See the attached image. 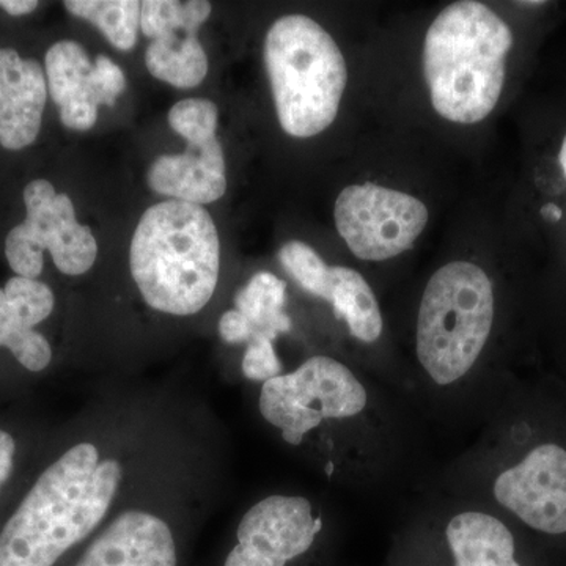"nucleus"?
<instances>
[{
    "label": "nucleus",
    "mask_w": 566,
    "mask_h": 566,
    "mask_svg": "<svg viewBox=\"0 0 566 566\" xmlns=\"http://www.w3.org/2000/svg\"><path fill=\"white\" fill-rule=\"evenodd\" d=\"M428 219L430 211L422 200L371 181L346 186L335 200L337 232L365 262H386L408 252Z\"/></svg>",
    "instance_id": "9d476101"
},
{
    "label": "nucleus",
    "mask_w": 566,
    "mask_h": 566,
    "mask_svg": "<svg viewBox=\"0 0 566 566\" xmlns=\"http://www.w3.org/2000/svg\"><path fill=\"white\" fill-rule=\"evenodd\" d=\"M14 455H17V442L13 436L0 428V488L6 485L13 472Z\"/></svg>",
    "instance_id": "393cba45"
},
{
    "label": "nucleus",
    "mask_w": 566,
    "mask_h": 566,
    "mask_svg": "<svg viewBox=\"0 0 566 566\" xmlns=\"http://www.w3.org/2000/svg\"><path fill=\"white\" fill-rule=\"evenodd\" d=\"M211 10V3L205 0H145L140 6V31L150 41L174 31L199 32Z\"/></svg>",
    "instance_id": "412c9836"
},
{
    "label": "nucleus",
    "mask_w": 566,
    "mask_h": 566,
    "mask_svg": "<svg viewBox=\"0 0 566 566\" xmlns=\"http://www.w3.org/2000/svg\"><path fill=\"white\" fill-rule=\"evenodd\" d=\"M148 186L161 196L192 205L216 202L227 191L226 156L221 142L188 145L180 155H163L151 164Z\"/></svg>",
    "instance_id": "f3484780"
},
{
    "label": "nucleus",
    "mask_w": 566,
    "mask_h": 566,
    "mask_svg": "<svg viewBox=\"0 0 566 566\" xmlns=\"http://www.w3.org/2000/svg\"><path fill=\"white\" fill-rule=\"evenodd\" d=\"M129 268L153 311L199 314L221 273V241L210 212L178 200L153 205L134 232Z\"/></svg>",
    "instance_id": "7ed1b4c3"
},
{
    "label": "nucleus",
    "mask_w": 566,
    "mask_h": 566,
    "mask_svg": "<svg viewBox=\"0 0 566 566\" xmlns=\"http://www.w3.org/2000/svg\"><path fill=\"white\" fill-rule=\"evenodd\" d=\"M145 65L156 80L177 88H193L208 74V57L193 31H174L151 40Z\"/></svg>",
    "instance_id": "a211bd4d"
},
{
    "label": "nucleus",
    "mask_w": 566,
    "mask_h": 566,
    "mask_svg": "<svg viewBox=\"0 0 566 566\" xmlns=\"http://www.w3.org/2000/svg\"><path fill=\"white\" fill-rule=\"evenodd\" d=\"M223 566H329L331 535L324 515L305 495L260 499L238 524Z\"/></svg>",
    "instance_id": "0eeeda50"
},
{
    "label": "nucleus",
    "mask_w": 566,
    "mask_h": 566,
    "mask_svg": "<svg viewBox=\"0 0 566 566\" xmlns=\"http://www.w3.org/2000/svg\"><path fill=\"white\" fill-rule=\"evenodd\" d=\"M264 66L283 132L308 139L337 118L348 66L329 32L305 14H286L264 39Z\"/></svg>",
    "instance_id": "39448f33"
},
{
    "label": "nucleus",
    "mask_w": 566,
    "mask_h": 566,
    "mask_svg": "<svg viewBox=\"0 0 566 566\" xmlns=\"http://www.w3.org/2000/svg\"><path fill=\"white\" fill-rule=\"evenodd\" d=\"M169 123L188 145H202L216 139L218 106L210 99L188 98L175 104Z\"/></svg>",
    "instance_id": "4be33fe9"
},
{
    "label": "nucleus",
    "mask_w": 566,
    "mask_h": 566,
    "mask_svg": "<svg viewBox=\"0 0 566 566\" xmlns=\"http://www.w3.org/2000/svg\"><path fill=\"white\" fill-rule=\"evenodd\" d=\"M48 88L61 120L74 132L95 126L99 106H114L125 92L126 77L107 55L91 62L87 51L76 41L52 44L44 57Z\"/></svg>",
    "instance_id": "ddd939ff"
},
{
    "label": "nucleus",
    "mask_w": 566,
    "mask_h": 566,
    "mask_svg": "<svg viewBox=\"0 0 566 566\" xmlns=\"http://www.w3.org/2000/svg\"><path fill=\"white\" fill-rule=\"evenodd\" d=\"M219 335L226 344L240 345L249 344L253 334L249 319L233 308V311H227L219 319Z\"/></svg>",
    "instance_id": "b1692460"
},
{
    "label": "nucleus",
    "mask_w": 566,
    "mask_h": 566,
    "mask_svg": "<svg viewBox=\"0 0 566 566\" xmlns=\"http://www.w3.org/2000/svg\"><path fill=\"white\" fill-rule=\"evenodd\" d=\"M74 566H178L172 527L147 510H126L92 539Z\"/></svg>",
    "instance_id": "4468645a"
},
{
    "label": "nucleus",
    "mask_w": 566,
    "mask_h": 566,
    "mask_svg": "<svg viewBox=\"0 0 566 566\" xmlns=\"http://www.w3.org/2000/svg\"><path fill=\"white\" fill-rule=\"evenodd\" d=\"M517 6H520V7H531V9H534V7L546 6V2H542V0H538V2H517Z\"/></svg>",
    "instance_id": "c85d7f7f"
},
{
    "label": "nucleus",
    "mask_w": 566,
    "mask_h": 566,
    "mask_svg": "<svg viewBox=\"0 0 566 566\" xmlns=\"http://www.w3.org/2000/svg\"><path fill=\"white\" fill-rule=\"evenodd\" d=\"M493 497L532 531L566 535V449L536 446L523 460L495 475Z\"/></svg>",
    "instance_id": "f8f14e48"
},
{
    "label": "nucleus",
    "mask_w": 566,
    "mask_h": 566,
    "mask_svg": "<svg viewBox=\"0 0 566 566\" xmlns=\"http://www.w3.org/2000/svg\"><path fill=\"white\" fill-rule=\"evenodd\" d=\"M241 371L245 378L262 385L275 376H281L283 367L275 353L274 342L264 337L252 338L241 360Z\"/></svg>",
    "instance_id": "5701e85b"
},
{
    "label": "nucleus",
    "mask_w": 566,
    "mask_h": 566,
    "mask_svg": "<svg viewBox=\"0 0 566 566\" xmlns=\"http://www.w3.org/2000/svg\"><path fill=\"white\" fill-rule=\"evenodd\" d=\"M495 318L494 285L482 266L455 260L424 285L417 312V364L434 389L464 386L485 353Z\"/></svg>",
    "instance_id": "20e7f679"
},
{
    "label": "nucleus",
    "mask_w": 566,
    "mask_h": 566,
    "mask_svg": "<svg viewBox=\"0 0 566 566\" xmlns=\"http://www.w3.org/2000/svg\"><path fill=\"white\" fill-rule=\"evenodd\" d=\"M512 28L475 0L447 6L424 33L422 66L433 109L457 125L485 120L504 91Z\"/></svg>",
    "instance_id": "f03ea898"
},
{
    "label": "nucleus",
    "mask_w": 566,
    "mask_h": 566,
    "mask_svg": "<svg viewBox=\"0 0 566 566\" xmlns=\"http://www.w3.org/2000/svg\"><path fill=\"white\" fill-rule=\"evenodd\" d=\"M386 566H532L502 517L463 509L395 542Z\"/></svg>",
    "instance_id": "1a4fd4ad"
},
{
    "label": "nucleus",
    "mask_w": 566,
    "mask_h": 566,
    "mask_svg": "<svg viewBox=\"0 0 566 566\" xmlns=\"http://www.w3.org/2000/svg\"><path fill=\"white\" fill-rule=\"evenodd\" d=\"M74 17L92 22L120 51H132L140 31V6L136 0H66Z\"/></svg>",
    "instance_id": "aec40b11"
},
{
    "label": "nucleus",
    "mask_w": 566,
    "mask_h": 566,
    "mask_svg": "<svg viewBox=\"0 0 566 566\" xmlns=\"http://www.w3.org/2000/svg\"><path fill=\"white\" fill-rule=\"evenodd\" d=\"M48 99V81L41 65L0 48V145L22 150L35 142Z\"/></svg>",
    "instance_id": "dca6fc26"
},
{
    "label": "nucleus",
    "mask_w": 566,
    "mask_h": 566,
    "mask_svg": "<svg viewBox=\"0 0 566 566\" xmlns=\"http://www.w3.org/2000/svg\"><path fill=\"white\" fill-rule=\"evenodd\" d=\"M54 305V293L36 279L14 275L0 289V346L33 374L52 360L50 342L35 326L50 318Z\"/></svg>",
    "instance_id": "2eb2a0df"
},
{
    "label": "nucleus",
    "mask_w": 566,
    "mask_h": 566,
    "mask_svg": "<svg viewBox=\"0 0 566 566\" xmlns=\"http://www.w3.org/2000/svg\"><path fill=\"white\" fill-rule=\"evenodd\" d=\"M286 282L273 273H256L234 296V308L249 319L252 338L275 342L292 329V318L285 314Z\"/></svg>",
    "instance_id": "6ab92c4d"
},
{
    "label": "nucleus",
    "mask_w": 566,
    "mask_h": 566,
    "mask_svg": "<svg viewBox=\"0 0 566 566\" xmlns=\"http://www.w3.org/2000/svg\"><path fill=\"white\" fill-rule=\"evenodd\" d=\"M125 468L91 441L44 469L0 531V566H55L109 515Z\"/></svg>",
    "instance_id": "f257e3e1"
},
{
    "label": "nucleus",
    "mask_w": 566,
    "mask_h": 566,
    "mask_svg": "<svg viewBox=\"0 0 566 566\" xmlns=\"http://www.w3.org/2000/svg\"><path fill=\"white\" fill-rule=\"evenodd\" d=\"M259 409L286 444L301 447L322 431L359 436L370 423L374 398L353 368L319 354L264 382Z\"/></svg>",
    "instance_id": "423d86ee"
},
{
    "label": "nucleus",
    "mask_w": 566,
    "mask_h": 566,
    "mask_svg": "<svg viewBox=\"0 0 566 566\" xmlns=\"http://www.w3.org/2000/svg\"><path fill=\"white\" fill-rule=\"evenodd\" d=\"M279 262L305 293L326 301L354 340L375 345L385 333L378 297L359 271L327 264L303 241H290L279 251Z\"/></svg>",
    "instance_id": "9b49d317"
},
{
    "label": "nucleus",
    "mask_w": 566,
    "mask_h": 566,
    "mask_svg": "<svg viewBox=\"0 0 566 566\" xmlns=\"http://www.w3.org/2000/svg\"><path fill=\"white\" fill-rule=\"evenodd\" d=\"M24 203L25 221L7 234L6 256L11 270L21 277L36 279L43 271V252L50 251L62 274L91 271L98 243L92 230L77 221L70 197L55 192L50 181L35 180L24 189Z\"/></svg>",
    "instance_id": "6e6552de"
},
{
    "label": "nucleus",
    "mask_w": 566,
    "mask_h": 566,
    "mask_svg": "<svg viewBox=\"0 0 566 566\" xmlns=\"http://www.w3.org/2000/svg\"><path fill=\"white\" fill-rule=\"evenodd\" d=\"M558 164H560V169L566 180V134L564 140H562L560 151H558Z\"/></svg>",
    "instance_id": "cd10ccee"
},
{
    "label": "nucleus",
    "mask_w": 566,
    "mask_h": 566,
    "mask_svg": "<svg viewBox=\"0 0 566 566\" xmlns=\"http://www.w3.org/2000/svg\"><path fill=\"white\" fill-rule=\"evenodd\" d=\"M543 216L546 218L553 219V221H558L562 218L560 208H557L556 205L547 203L545 208H543Z\"/></svg>",
    "instance_id": "bb28decb"
},
{
    "label": "nucleus",
    "mask_w": 566,
    "mask_h": 566,
    "mask_svg": "<svg viewBox=\"0 0 566 566\" xmlns=\"http://www.w3.org/2000/svg\"><path fill=\"white\" fill-rule=\"evenodd\" d=\"M39 2L35 0H0V9L6 10L11 17H24L36 10Z\"/></svg>",
    "instance_id": "a878e982"
}]
</instances>
